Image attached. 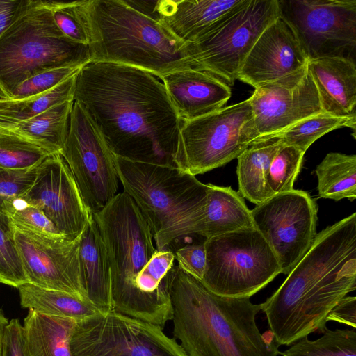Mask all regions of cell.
<instances>
[{"instance_id":"ba28073f","label":"cell","mask_w":356,"mask_h":356,"mask_svg":"<svg viewBox=\"0 0 356 356\" xmlns=\"http://www.w3.org/2000/svg\"><path fill=\"white\" fill-rule=\"evenodd\" d=\"M280 15L278 0H243L193 42L186 43L192 68L233 86L254 44Z\"/></svg>"},{"instance_id":"e575fe53","label":"cell","mask_w":356,"mask_h":356,"mask_svg":"<svg viewBox=\"0 0 356 356\" xmlns=\"http://www.w3.org/2000/svg\"><path fill=\"white\" fill-rule=\"evenodd\" d=\"M3 212L17 229L49 238H65L38 207L22 197L9 202Z\"/></svg>"},{"instance_id":"74e56055","label":"cell","mask_w":356,"mask_h":356,"mask_svg":"<svg viewBox=\"0 0 356 356\" xmlns=\"http://www.w3.org/2000/svg\"><path fill=\"white\" fill-rule=\"evenodd\" d=\"M38 167L27 170L0 168V211L15 199L22 197L33 184Z\"/></svg>"},{"instance_id":"30bf717a","label":"cell","mask_w":356,"mask_h":356,"mask_svg":"<svg viewBox=\"0 0 356 356\" xmlns=\"http://www.w3.org/2000/svg\"><path fill=\"white\" fill-rule=\"evenodd\" d=\"M249 98L190 120H181L174 163L194 176L237 158L256 140Z\"/></svg>"},{"instance_id":"83f0119b","label":"cell","mask_w":356,"mask_h":356,"mask_svg":"<svg viewBox=\"0 0 356 356\" xmlns=\"http://www.w3.org/2000/svg\"><path fill=\"white\" fill-rule=\"evenodd\" d=\"M315 172L320 197L335 201L355 200V154L330 152L316 166Z\"/></svg>"},{"instance_id":"7a4b0ae2","label":"cell","mask_w":356,"mask_h":356,"mask_svg":"<svg viewBox=\"0 0 356 356\" xmlns=\"http://www.w3.org/2000/svg\"><path fill=\"white\" fill-rule=\"evenodd\" d=\"M356 289V213L319 233L278 289L264 303L278 345L326 328L331 309Z\"/></svg>"},{"instance_id":"9a60e30c","label":"cell","mask_w":356,"mask_h":356,"mask_svg":"<svg viewBox=\"0 0 356 356\" xmlns=\"http://www.w3.org/2000/svg\"><path fill=\"white\" fill-rule=\"evenodd\" d=\"M249 99L256 140L277 136L299 121L323 112L307 63L256 88Z\"/></svg>"},{"instance_id":"cb8c5ba5","label":"cell","mask_w":356,"mask_h":356,"mask_svg":"<svg viewBox=\"0 0 356 356\" xmlns=\"http://www.w3.org/2000/svg\"><path fill=\"white\" fill-rule=\"evenodd\" d=\"M284 145L278 136L257 140L236 158L238 193L243 197L257 205L272 196L267 185L268 171Z\"/></svg>"},{"instance_id":"1f68e13d","label":"cell","mask_w":356,"mask_h":356,"mask_svg":"<svg viewBox=\"0 0 356 356\" xmlns=\"http://www.w3.org/2000/svg\"><path fill=\"white\" fill-rule=\"evenodd\" d=\"M15 227L9 216L0 211V284L15 288L27 283L15 238Z\"/></svg>"},{"instance_id":"e0dca14e","label":"cell","mask_w":356,"mask_h":356,"mask_svg":"<svg viewBox=\"0 0 356 356\" xmlns=\"http://www.w3.org/2000/svg\"><path fill=\"white\" fill-rule=\"evenodd\" d=\"M22 197L38 207L71 241L79 238L91 214L60 154L49 155L38 167L33 184Z\"/></svg>"},{"instance_id":"8fae6325","label":"cell","mask_w":356,"mask_h":356,"mask_svg":"<svg viewBox=\"0 0 356 356\" xmlns=\"http://www.w3.org/2000/svg\"><path fill=\"white\" fill-rule=\"evenodd\" d=\"M72 356H186L163 328L111 310L75 322Z\"/></svg>"},{"instance_id":"ab89813d","label":"cell","mask_w":356,"mask_h":356,"mask_svg":"<svg viewBox=\"0 0 356 356\" xmlns=\"http://www.w3.org/2000/svg\"><path fill=\"white\" fill-rule=\"evenodd\" d=\"M1 345V356H26L24 327L18 318L8 322Z\"/></svg>"},{"instance_id":"b9f144b4","label":"cell","mask_w":356,"mask_h":356,"mask_svg":"<svg viewBox=\"0 0 356 356\" xmlns=\"http://www.w3.org/2000/svg\"><path fill=\"white\" fill-rule=\"evenodd\" d=\"M25 0H0V36L10 26Z\"/></svg>"},{"instance_id":"7402d4cb","label":"cell","mask_w":356,"mask_h":356,"mask_svg":"<svg viewBox=\"0 0 356 356\" xmlns=\"http://www.w3.org/2000/svg\"><path fill=\"white\" fill-rule=\"evenodd\" d=\"M79 257L86 300L102 313L113 310L108 259L92 214L80 235Z\"/></svg>"},{"instance_id":"52a82bcc","label":"cell","mask_w":356,"mask_h":356,"mask_svg":"<svg viewBox=\"0 0 356 356\" xmlns=\"http://www.w3.org/2000/svg\"><path fill=\"white\" fill-rule=\"evenodd\" d=\"M90 61L89 46L60 32L47 1L25 0L0 36V85L10 98L22 82L35 74Z\"/></svg>"},{"instance_id":"6da1fadb","label":"cell","mask_w":356,"mask_h":356,"mask_svg":"<svg viewBox=\"0 0 356 356\" xmlns=\"http://www.w3.org/2000/svg\"><path fill=\"white\" fill-rule=\"evenodd\" d=\"M73 100L115 156L175 165L181 120L161 77L132 66L90 61L76 75Z\"/></svg>"},{"instance_id":"8d00e7d4","label":"cell","mask_w":356,"mask_h":356,"mask_svg":"<svg viewBox=\"0 0 356 356\" xmlns=\"http://www.w3.org/2000/svg\"><path fill=\"white\" fill-rule=\"evenodd\" d=\"M76 74L38 96L30 99L19 113L20 121L32 118L60 103L73 100Z\"/></svg>"},{"instance_id":"44dd1931","label":"cell","mask_w":356,"mask_h":356,"mask_svg":"<svg viewBox=\"0 0 356 356\" xmlns=\"http://www.w3.org/2000/svg\"><path fill=\"white\" fill-rule=\"evenodd\" d=\"M243 0H159L161 22L185 43L193 42L216 21Z\"/></svg>"},{"instance_id":"60d3db41","label":"cell","mask_w":356,"mask_h":356,"mask_svg":"<svg viewBox=\"0 0 356 356\" xmlns=\"http://www.w3.org/2000/svg\"><path fill=\"white\" fill-rule=\"evenodd\" d=\"M335 321L356 328V298L346 296L340 300L328 313L327 322Z\"/></svg>"},{"instance_id":"3957f363","label":"cell","mask_w":356,"mask_h":356,"mask_svg":"<svg viewBox=\"0 0 356 356\" xmlns=\"http://www.w3.org/2000/svg\"><path fill=\"white\" fill-rule=\"evenodd\" d=\"M92 216L108 259L113 310L163 328L172 318L175 254L154 248L149 225L124 191Z\"/></svg>"},{"instance_id":"2e32d148","label":"cell","mask_w":356,"mask_h":356,"mask_svg":"<svg viewBox=\"0 0 356 356\" xmlns=\"http://www.w3.org/2000/svg\"><path fill=\"white\" fill-rule=\"evenodd\" d=\"M15 231L28 283L67 292L86 300L79 257L80 236L71 241Z\"/></svg>"},{"instance_id":"836d02e7","label":"cell","mask_w":356,"mask_h":356,"mask_svg":"<svg viewBox=\"0 0 356 356\" xmlns=\"http://www.w3.org/2000/svg\"><path fill=\"white\" fill-rule=\"evenodd\" d=\"M305 152L291 145H284L270 162L267 185L272 195L290 191L300 171Z\"/></svg>"},{"instance_id":"d6986e66","label":"cell","mask_w":356,"mask_h":356,"mask_svg":"<svg viewBox=\"0 0 356 356\" xmlns=\"http://www.w3.org/2000/svg\"><path fill=\"white\" fill-rule=\"evenodd\" d=\"M170 100L181 120L215 112L227 104L230 87L213 75L187 68L161 76Z\"/></svg>"},{"instance_id":"d6a6232c","label":"cell","mask_w":356,"mask_h":356,"mask_svg":"<svg viewBox=\"0 0 356 356\" xmlns=\"http://www.w3.org/2000/svg\"><path fill=\"white\" fill-rule=\"evenodd\" d=\"M53 19L60 32L69 40L89 45L88 1H47Z\"/></svg>"},{"instance_id":"5b68a950","label":"cell","mask_w":356,"mask_h":356,"mask_svg":"<svg viewBox=\"0 0 356 356\" xmlns=\"http://www.w3.org/2000/svg\"><path fill=\"white\" fill-rule=\"evenodd\" d=\"M90 61L126 65L159 77L192 67L187 44L122 0L87 3Z\"/></svg>"},{"instance_id":"8992f818","label":"cell","mask_w":356,"mask_h":356,"mask_svg":"<svg viewBox=\"0 0 356 356\" xmlns=\"http://www.w3.org/2000/svg\"><path fill=\"white\" fill-rule=\"evenodd\" d=\"M120 182L149 225L156 250L194 234L202 219L208 185L175 165L133 161L115 155Z\"/></svg>"},{"instance_id":"ac0fdd59","label":"cell","mask_w":356,"mask_h":356,"mask_svg":"<svg viewBox=\"0 0 356 356\" xmlns=\"http://www.w3.org/2000/svg\"><path fill=\"white\" fill-rule=\"evenodd\" d=\"M307 62L293 27L280 15L254 44L237 79L256 88L300 70Z\"/></svg>"},{"instance_id":"4316f807","label":"cell","mask_w":356,"mask_h":356,"mask_svg":"<svg viewBox=\"0 0 356 356\" xmlns=\"http://www.w3.org/2000/svg\"><path fill=\"white\" fill-rule=\"evenodd\" d=\"M17 289L22 307L47 316L77 321L102 313L87 300L67 292L40 288L28 282Z\"/></svg>"},{"instance_id":"7c38bea8","label":"cell","mask_w":356,"mask_h":356,"mask_svg":"<svg viewBox=\"0 0 356 356\" xmlns=\"http://www.w3.org/2000/svg\"><path fill=\"white\" fill-rule=\"evenodd\" d=\"M60 155L91 214L100 211L118 193L115 154L86 111L74 101Z\"/></svg>"},{"instance_id":"f35d334b","label":"cell","mask_w":356,"mask_h":356,"mask_svg":"<svg viewBox=\"0 0 356 356\" xmlns=\"http://www.w3.org/2000/svg\"><path fill=\"white\" fill-rule=\"evenodd\" d=\"M178 266L184 272L201 280L206 267V249L204 242L189 244L176 250Z\"/></svg>"},{"instance_id":"5bb4252c","label":"cell","mask_w":356,"mask_h":356,"mask_svg":"<svg viewBox=\"0 0 356 356\" xmlns=\"http://www.w3.org/2000/svg\"><path fill=\"white\" fill-rule=\"evenodd\" d=\"M254 227L273 251L282 273L288 275L313 243L318 207L302 190L275 194L250 210Z\"/></svg>"},{"instance_id":"484cf974","label":"cell","mask_w":356,"mask_h":356,"mask_svg":"<svg viewBox=\"0 0 356 356\" xmlns=\"http://www.w3.org/2000/svg\"><path fill=\"white\" fill-rule=\"evenodd\" d=\"M73 103L74 100L66 101L21 120L14 129L49 154H60L68 134Z\"/></svg>"},{"instance_id":"4dcf8cb0","label":"cell","mask_w":356,"mask_h":356,"mask_svg":"<svg viewBox=\"0 0 356 356\" xmlns=\"http://www.w3.org/2000/svg\"><path fill=\"white\" fill-rule=\"evenodd\" d=\"M282 356H356V332L353 330H330L310 341L307 337L298 340L289 348L279 352Z\"/></svg>"},{"instance_id":"d590c367","label":"cell","mask_w":356,"mask_h":356,"mask_svg":"<svg viewBox=\"0 0 356 356\" xmlns=\"http://www.w3.org/2000/svg\"><path fill=\"white\" fill-rule=\"evenodd\" d=\"M83 65H71L48 69L22 82L13 91V99H29L55 87L76 74Z\"/></svg>"},{"instance_id":"d4e9b609","label":"cell","mask_w":356,"mask_h":356,"mask_svg":"<svg viewBox=\"0 0 356 356\" xmlns=\"http://www.w3.org/2000/svg\"><path fill=\"white\" fill-rule=\"evenodd\" d=\"M75 322L29 309L23 325L26 356H72L69 343Z\"/></svg>"},{"instance_id":"4fadbf2b","label":"cell","mask_w":356,"mask_h":356,"mask_svg":"<svg viewBox=\"0 0 356 356\" xmlns=\"http://www.w3.org/2000/svg\"><path fill=\"white\" fill-rule=\"evenodd\" d=\"M280 15L296 32L308 59L355 62L356 0H278Z\"/></svg>"},{"instance_id":"ee69618b","label":"cell","mask_w":356,"mask_h":356,"mask_svg":"<svg viewBox=\"0 0 356 356\" xmlns=\"http://www.w3.org/2000/svg\"><path fill=\"white\" fill-rule=\"evenodd\" d=\"M8 323V318L5 316L3 311L0 309V356H1V344L3 332Z\"/></svg>"},{"instance_id":"277c9868","label":"cell","mask_w":356,"mask_h":356,"mask_svg":"<svg viewBox=\"0 0 356 356\" xmlns=\"http://www.w3.org/2000/svg\"><path fill=\"white\" fill-rule=\"evenodd\" d=\"M173 335L186 356H277L279 345L270 330L260 333V305L250 297H227L208 289L174 266L170 284Z\"/></svg>"},{"instance_id":"7bdbcfd3","label":"cell","mask_w":356,"mask_h":356,"mask_svg":"<svg viewBox=\"0 0 356 356\" xmlns=\"http://www.w3.org/2000/svg\"><path fill=\"white\" fill-rule=\"evenodd\" d=\"M158 1H124V2L140 13L159 21L157 13Z\"/></svg>"},{"instance_id":"ffe728a7","label":"cell","mask_w":356,"mask_h":356,"mask_svg":"<svg viewBox=\"0 0 356 356\" xmlns=\"http://www.w3.org/2000/svg\"><path fill=\"white\" fill-rule=\"evenodd\" d=\"M322 111L336 117L356 115V65L342 57L308 60Z\"/></svg>"},{"instance_id":"603a6c76","label":"cell","mask_w":356,"mask_h":356,"mask_svg":"<svg viewBox=\"0 0 356 356\" xmlns=\"http://www.w3.org/2000/svg\"><path fill=\"white\" fill-rule=\"evenodd\" d=\"M204 213L194 234L205 239L254 227L251 211L243 197L231 187L207 184Z\"/></svg>"},{"instance_id":"9c48e42d","label":"cell","mask_w":356,"mask_h":356,"mask_svg":"<svg viewBox=\"0 0 356 356\" xmlns=\"http://www.w3.org/2000/svg\"><path fill=\"white\" fill-rule=\"evenodd\" d=\"M203 284L227 297H251L282 273L277 259L255 227L207 238Z\"/></svg>"},{"instance_id":"f6af8a7d","label":"cell","mask_w":356,"mask_h":356,"mask_svg":"<svg viewBox=\"0 0 356 356\" xmlns=\"http://www.w3.org/2000/svg\"><path fill=\"white\" fill-rule=\"evenodd\" d=\"M11 99L8 94L5 91V90L0 85V101L6 100Z\"/></svg>"},{"instance_id":"f1b7e54d","label":"cell","mask_w":356,"mask_h":356,"mask_svg":"<svg viewBox=\"0 0 356 356\" xmlns=\"http://www.w3.org/2000/svg\"><path fill=\"white\" fill-rule=\"evenodd\" d=\"M341 127L352 129L355 134L356 115L336 117L321 112L299 121L277 136L284 145L293 146L305 153L317 139Z\"/></svg>"},{"instance_id":"f546056e","label":"cell","mask_w":356,"mask_h":356,"mask_svg":"<svg viewBox=\"0 0 356 356\" xmlns=\"http://www.w3.org/2000/svg\"><path fill=\"white\" fill-rule=\"evenodd\" d=\"M49 155L14 129L0 128V168L11 170L35 168Z\"/></svg>"}]
</instances>
